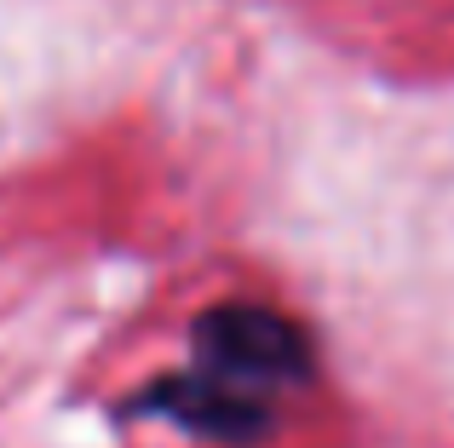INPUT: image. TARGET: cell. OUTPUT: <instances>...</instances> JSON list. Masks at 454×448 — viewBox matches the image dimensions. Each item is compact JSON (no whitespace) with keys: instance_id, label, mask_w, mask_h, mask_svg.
<instances>
[{"instance_id":"7a4b0ae2","label":"cell","mask_w":454,"mask_h":448,"mask_svg":"<svg viewBox=\"0 0 454 448\" xmlns=\"http://www.w3.org/2000/svg\"><path fill=\"white\" fill-rule=\"evenodd\" d=\"M133 414L167 420V426H178L184 437L219 443V448H254L277 426V408L270 403H254V397L231 391V385L207 380V374H196V368L161 374L155 385H145V391L133 397Z\"/></svg>"},{"instance_id":"6da1fadb","label":"cell","mask_w":454,"mask_h":448,"mask_svg":"<svg viewBox=\"0 0 454 448\" xmlns=\"http://www.w3.org/2000/svg\"><path fill=\"white\" fill-rule=\"evenodd\" d=\"M190 368L277 408V397L310 385L317 362H310V339L294 316L254 299H224L201 311L190 328Z\"/></svg>"}]
</instances>
